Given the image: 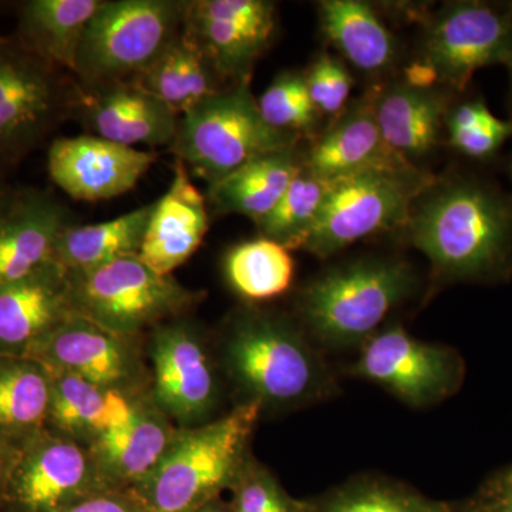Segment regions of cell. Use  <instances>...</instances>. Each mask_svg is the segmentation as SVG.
I'll use <instances>...</instances> for the list:
<instances>
[{
    "instance_id": "47",
    "label": "cell",
    "mask_w": 512,
    "mask_h": 512,
    "mask_svg": "<svg viewBox=\"0 0 512 512\" xmlns=\"http://www.w3.org/2000/svg\"><path fill=\"white\" fill-rule=\"evenodd\" d=\"M510 174H511V181H512V161H511V165H510Z\"/></svg>"
},
{
    "instance_id": "41",
    "label": "cell",
    "mask_w": 512,
    "mask_h": 512,
    "mask_svg": "<svg viewBox=\"0 0 512 512\" xmlns=\"http://www.w3.org/2000/svg\"><path fill=\"white\" fill-rule=\"evenodd\" d=\"M16 192L18 191L13 190L10 185L6 184L2 175H0V218L9 210L10 205L15 200Z\"/></svg>"
},
{
    "instance_id": "12",
    "label": "cell",
    "mask_w": 512,
    "mask_h": 512,
    "mask_svg": "<svg viewBox=\"0 0 512 512\" xmlns=\"http://www.w3.org/2000/svg\"><path fill=\"white\" fill-rule=\"evenodd\" d=\"M424 59L440 82L464 92L477 70L512 67V19L507 6L456 2L441 10L426 37Z\"/></svg>"
},
{
    "instance_id": "30",
    "label": "cell",
    "mask_w": 512,
    "mask_h": 512,
    "mask_svg": "<svg viewBox=\"0 0 512 512\" xmlns=\"http://www.w3.org/2000/svg\"><path fill=\"white\" fill-rule=\"evenodd\" d=\"M319 13L323 35L357 69L377 73L392 64V33L372 6L359 0H325L319 3Z\"/></svg>"
},
{
    "instance_id": "8",
    "label": "cell",
    "mask_w": 512,
    "mask_h": 512,
    "mask_svg": "<svg viewBox=\"0 0 512 512\" xmlns=\"http://www.w3.org/2000/svg\"><path fill=\"white\" fill-rule=\"evenodd\" d=\"M433 183L417 168L335 178L315 224L293 249L328 258L360 239L407 224L413 202Z\"/></svg>"
},
{
    "instance_id": "42",
    "label": "cell",
    "mask_w": 512,
    "mask_h": 512,
    "mask_svg": "<svg viewBox=\"0 0 512 512\" xmlns=\"http://www.w3.org/2000/svg\"><path fill=\"white\" fill-rule=\"evenodd\" d=\"M192 512H234L232 511L231 505L221 503L220 500L211 501V503L202 505L201 508Z\"/></svg>"
},
{
    "instance_id": "24",
    "label": "cell",
    "mask_w": 512,
    "mask_h": 512,
    "mask_svg": "<svg viewBox=\"0 0 512 512\" xmlns=\"http://www.w3.org/2000/svg\"><path fill=\"white\" fill-rule=\"evenodd\" d=\"M104 0H29L19 6L15 39L30 53L74 74L84 32Z\"/></svg>"
},
{
    "instance_id": "9",
    "label": "cell",
    "mask_w": 512,
    "mask_h": 512,
    "mask_svg": "<svg viewBox=\"0 0 512 512\" xmlns=\"http://www.w3.org/2000/svg\"><path fill=\"white\" fill-rule=\"evenodd\" d=\"M0 35V171L20 163L72 111L77 84Z\"/></svg>"
},
{
    "instance_id": "16",
    "label": "cell",
    "mask_w": 512,
    "mask_h": 512,
    "mask_svg": "<svg viewBox=\"0 0 512 512\" xmlns=\"http://www.w3.org/2000/svg\"><path fill=\"white\" fill-rule=\"evenodd\" d=\"M156 160L151 151L84 134L53 141L47 151V171L50 180L73 200L97 202L133 190Z\"/></svg>"
},
{
    "instance_id": "36",
    "label": "cell",
    "mask_w": 512,
    "mask_h": 512,
    "mask_svg": "<svg viewBox=\"0 0 512 512\" xmlns=\"http://www.w3.org/2000/svg\"><path fill=\"white\" fill-rule=\"evenodd\" d=\"M313 106L318 113L338 114L346 106L353 80L348 67L330 55H320L305 74Z\"/></svg>"
},
{
    "instance_id": "45",
    "label": "cell",
    "mask_w": 512,
    "mask_h": 512,
    "mask_svg": "<svg viewBox=\"0 0 512 512\" xmlns=\"http://www.w3.org/2000/svg\"><path fill=\"white\" fill-rule=\"evenodd\" d=\"M510 73H511V89H510V113H511V119L508 120L512 124V67H510Z\"/></svg>"
},
{
    "instance_id": "28",
    "label": "cell",
    "mask_w": 512,
    "mask_h": 512,
    "mask_svg": "<svg viewBox=\"0 0 512 512\" xmlns=\"http://www.w3.org/2000/svg\"><path fill=\"white\" fill-rule=\"evenodd\" d=\"M50 373L26 357L0 356V437L22 451L47 430Z\"/></svg>"
},
{
    "instance_id": "29",
    "label": "cell",
    "mask_w": 512,
    "mask_h": 512,
    "mask_svg": "<svg viewBox=\"0 0 512 512\" xmlns=\"http://www.w3.org/2000/svg\"><path fill=\"white\" fill-rule=\"evenodd\" d=\"M301 165L295 147L265 154L210 185L208 201L218 214L244 215L258 224L284 197Z\"/></svg>"
},
{
    "instance_id": "14",
    "label": "cell",
    "mask_w": 512,
    "mask_h": 512,
    "mask_svg": "<svg viewBox=\"0 0 512 512\" xmlns=\"http://www.w3.org/2000/svg\"><path fill=\"white\" fill-rule=\"evenodd\" d=\"M101 491L89 448L45 430L20 451L2 493L23 512H57Z\"/></svg>"
},
{
    "instance_id": "19",
    "label": "cell",
    "mask_w": 512,
    "mask_h": 512,
    "mask_svg": "<svg viewBox=\"0 0 512 512\" xmlns=\"http://www.w3.org/2000/svg\"><path fill=\"white\" fill-rule=\"evenodd\" d=\"M210 229L207 198L198 191L183 161L175 158L173 181L154 204L138 258L161 275H173Z\"/></svg>"
},
{
    "instance_id": "1",
    "label": "cell",
    "mask_w": 512,
    "mask_h": 512,
    "mask_svg": "<svg viewBox=\"0 0 512 512\" xmlns=\"http://www.w3.org/2000/svg\"><path fill=\"white\" fill-rule=\"evenodd\" d=\"M407 225L414 247L444 278H488L512 256V197L477 178L440 185Z\"/></svg>"
},
{
    "instance_id": "38",
    "label": "cell",
    "mask_w": 512,
    "mask_h": 512,
    "mask_svg": "<svg viewBox=\"0 0 512 512\" xmlns=\"http://www.w3.org/2000/svg\"><path fill=\"white\" fill-rule=\"evenodd\" d=\"M57 512H148L128 491H101Z\"/></svg>"
},
{
    "instance_id": "5",
    "label": "cell",
    "mask_w": 512,
    "mask_h": 512,
    "mask_svg": "<svg viewBox=\"0 0 512 512\" xmlns=\"http://www.w3.org/2000/svg\"><path fill=\"white\" fill-rule=\"evenodd\" d=\"M298 136L265 123L249 83L229 86L178 120L168 150L208 187L275 151L296 146Z\"/></svg>"
},
{
    "instance_id": "40",
    "label": "cell",
    "mask_w": 512,
    "mask_h": 512,
    "mask_svg": "<svg viewBox=\"0 0 512 512\" xmlns=\"http://www.w3.org/2000/svg\"><path fill=\"white\" fill-rule=\"evenodd\" d=\"M20 453L0 437V491H3Z\"/></svg>"
},
{
    "instance_id": "11",
    "label": "cell",
    "mask_w": 512,
    "mask_h": 512,
    "mask_svg": "<svg viewBox=\"0 0 512 512\" xmlns=\"http://www.w3.org/2000/svg\"><path fill=\"white\" fill-rule=\"evenodd\" d=\"M276 8L266 0H188L185 35L200 47L221 82L249 83L252 69L271 45Z\"/></svg>"
},
{
    "instance_id": "44",
    "label": "cell",
    "mask_w": 512,
    "mask_h": 512,
    "mask_svg": "<svg viewBox=\"0 0 512 512\" xmlns=\"http://www.w3.org/2000/svg\"><path fill=\"white\" fill-rule=\"evenodd\" d=\"M503 491H507V493H512V470L504 478Z\"/></svg>"
},
{
    "instance_id": "33",
    "label": "cell",
    "mask_w": 512,
    "mask_h": 512,
    "mask_svg": "<svg viewBox=\"0 0 512 512\" xmlns=\"http://www.w3.org/2000/svg\"><path fill=\"white\" fill-rule=\"evenodd\" d=\"M308 512H454L443 501L431 500L410 488L363 480L332 491Z\"/></svg>"
},
{
    "instance_id": "6",
    "label": "cell",
    "mask_w": 512,
    "mask_h": 512,
    "mask_svg": "<svg viewBox=\"0 0 512 512\" xmlns=\"http://www.w3.org/2000/svg\"><path fill=\"white\" fill-rule=\"evenodd\" d=\"M183 26L180 0H104L84 32L73 76L83 89L133 82Z\"/></svg>"
},
{
    "instance_id": "18",
    "label": "cell",
    "mask_w": 512,
    "mask_h": 512,
    "mask_svg": "<svg viewBox=\"0 0 512 512\" xmlns=\"http://www.w3.org/2000/svg\"><path fill=\"white\" fill-rule=\"evenodd\" d=\"M73 313L69 276L55 261L0 286V356H28Z\"/></svg>"
},
{
    "instance_id": "27",
    "label": "cell",
    "mask_w": 512,
    "mask_h": 512,
    "mask_svg": "<svg viewBox=\"0 0 512 512\" xmlns=\"http://www.w3.org/2000/svg\"><path fill=\"white\" fill-rule=\"evenodd\" d=\"M154 204L156 201L99 224L73 222L57 239L53 261L67 275H77L140 254Z\"/></svg>"
},
{
    "instance_id": "34",
    "label": "cell",
    "mask_w": 512,
    "mask_h": 512,
    "mask_svg": "<svg viewBox=\"0 0 512 512\" xmlns=\"http://www.w3.org/2000/svg\"><path fill=\"white\" fill-rule=\"evenodd\" d=\"M256 100L262 119L275 130L298 136L315 126L318 110L313 106L305 74H279Z\"/></svg>"
},
{
    "instance_id": "26",
    "label": "cell",
    "mask_w": 512,
    "mask_h": 512,
    "mask_svg": "<svg viewBox=\"0 0 512 512\" xmlns=\"http://www.w3.org/2000/svg\"><path fill=\"white\" fill-rule=\"evenodd\" d=\"M133 83L178 117L228 89L222 87L207 57L184 30Z\"/></svg>"
},
{
    "instance_id": "3",
    "label": "cell",
    "mask_w": 512,
    "mask_h": 512,
    "mask_svg": "<svg viewBox=\"0 0 512 512\" xmlns=\"http://www.w3.org/2000/svg\"><path fill=\"white\" fill-rule=\"evenodd\" d=\"M261 412L258 403H241L221 419L180 427L153 473L128 493L148 512H192L217 500L247 460Z\"/></svg>"
},
{
    "instance_id": "46",
    "label": "cell",
    "mask_w": 512,
    "mask_h": 512,
    "mask_svg": "<svg viewBox=\"0 0 512 512\" xmlns=\"http://www.w3.org/2000/svg\"><path fill=\"white\" fill-rule=\"evenodd\" d=\"M507 9H508V12H510V16L512 19V2L510 3V5L507 6Z\"/></svg>"
},
{
    "instance_id": "7",
    "label": "cell",
    "mask_w": 512,
    "mask_h": 512,
    "mask_svg": "<svg viewBox=\"0 0 512 512\" xmlns=\"http://www.w3.org/2000/svg\"><path fill=\"white\" fill-rule=\"evenodd\" d=\"M67 276L74 313L124 338L178 319L204 299V293L158 274L138 255Z\"/></svg>"
},
{
    "instance_id": "23",
    "label": "cell",
    "mask_w": 512,
    "mask_h": 512,
    "mask_svg": "<svg viewBox=\"0 0 512 512\" xmlns=\"http://www.w3.org/2000/svg\"><path fill=\"white\" fill-rule=\"evenodd\" d=\"M373 100L375 96L366 97L350 107L318 138L305 161L309 168L330 180L362 171L414 168L383 140Z\"/></svg>"
},
{
    "instance_id": "15",
    "label": "cell",
    "mask_w": 512,
    "mask_h": 512,
    "mask_svg": "<svg viewBox=\"0 0 512 512\" xmlns=\"http://www.w3.org/2000/svg\"><path fill=\"white\" fill-rule=\"evenodd\" d=\"M26 359L50 372L70 373L99 386L148 392L136 338L111 333L77 313L46 336Z\"/></svg>"
},
{
    "instance_id": "25",
    "label": "cell",
    "mask_w": 512,
    "mask_h": 512,
    "mask_svg": "<svg viewBox=\"0 0 512 512\" xmlns=\"http://www.w3.org/2000/svg\"><path fill=\"white\" fill-rule=\"evenodd\" d=\"M380 133L387 146L407 161L436 146L447 116L444 94L397 84L373 100Z\"/></svg>"
},
{
    "instance_id": "4",
    "label": "cell",
    "mask_w": 512,
    "mask_h": 512,
    "mask_svg": "<svg viewBox=\"0 0 512 512\" xmlns=\"http://www.w3.org/2000/svg\"><path fill=\"white\" fill-rule=\"evenodd\" d=\"M414 285L412 269L394 259H360L311 282L299 298L309 332L330 348L362 346Z\"/></svg>"
},
{
    "instance_id": "13",
    "label": "cell",
    "mask_w": 512,
    "mask_h": 512,
    "mask_svg": "<svg viewBox=\"0 0 512 512\" xmlns=\"http://www.w3.org/2000/svg\"><path fill=\"white\" fill-rule=\"evenodd\" d=\"M355 376L383 387L413 407L431 406L456 390V355L443 346L421 342L402 326L380 330L360 346Z\"/></svg>"
},
{
    "instance_id": "37",
    "label": "cell",
    "mask_w": 512,
    "mask_h": 512,
    "mask_svg": "<svg viewBox=\"0 0 512 512\" xmlns=\"http://www.w3.org/2000/svg\"><path fill=\"white\" fill-rule=\"evenodd\" d=\"M512 136L510 121L498 119L491 111L461 130H448L450 144L458 153L474 160H487Z\"/></svg>"
},
{
    "instance_id": "22",
    "label": "cell",
    "mask_w": 512,
    "mask_h": 512,
    "mask_svg": "<svg viewBox=\"0 0 512 512\" xmlns=\"http://www.w3.org/2000/svg\"><path fill=\"white\" fill-rule=\"evenodd\" d=\"M49 373L52 393L47 430L87 448L126 424L150 396V390L126 392L87 382L70 373Z\"/></svg>"
},
{
    "instance_id": "31",
    "label": "cell",
    "mask_w": 512,
    "mask_h": 512,
    "mask_svg": "<svg viewBox=\"0 0 512 512\" xmlns=\"http://www.w3.org/2000/svg\"><path fill=\"white\" fill-rule=\"evenodd\" d=\"M229 286L247 301L274 299L292 285L295 262L289 249L265 237L242 242L224 259Z\"/></svg>"
},
{
    "instance_id": "10",
    "label": "cell",
    "mask_w": 512,
    "mask_h": 512,
    "mask_svg": "<svg viewBox=\"0 0 512 512\" xmlns=\"http://www.w3.org/2000/svg\"><path fill=\"white\" fill-rule=\"evenodd\" d=\"M151 399L181 429L208 423L220 402V380L201 333L180 318L151 332Z\"/></svg>"
},
{
    "instance_id": "17",
    "label": "cell",
    "mask_w": 512,
    "mask_h": 512,
    "mask_svg": "<svg viewBox=\"0 0 512 512\" xmlns=\"http://www.w3.org/2000/svg\"><path fill=\"white\" fill-rule=\"evenodd\" d=\"M73 110L93 136L120 146L170 147L180 117L136 83L83 89L77 84Z\"/></svg>"
},
{
    "instance_id": "32",
    "label": "cell",
    "mask_w": 512,
    "mask_h": 512,
    "mask_svg": "<svg viewBox=\"0 0 512 512\" xmlns=\"http://www.w3.org/2000/svg\"><path fill=\"white\" fill-rule=\"evenodd\" d=\"M332 183L333 180L302 163L284 197L264 220L256 224L262 237L279 242L289 251L295 248L299 239L315 224Z\"/></svg>"
},
{
    "instance_id": "35",
    "label": "cell",
    "mask_w": 512,
    "mask_h": 512,
    "mask_svg": "<svg viewBox=\"0 0 512 512\" xmlns=\"http://www.w3.org/2000/svg\"><path fill=\"white\" fill-rule=\"evenodd\" d=\"M234 512H308L309 503L295 500L278 483L274 474L248 456L229 487Z\"/></svg>"
},
{
    "instance_id": "39",
    "label": "cell",
    "mask_w": 512,
    "mask_h": 512,
    "mask_svg": "<svg viewBox=\"0 0 512 512\" xmlns=\"http://www.w3.org/2000/svg\"><path fill=\"white\" fill-rule=\"evenodd\" d=\"M404 84L417 90H433L440 82V74L429 60L421 59L407 64L403 72Z\"/></svg>"
},
{
    "instance_id": "20",
    "label": "cell",
    "mask_w": 512,
    "mask_h": 512,
    "mask_svg": "<svg viewBox=\"0 0 512 512\" xmlns=\"http://www.w3.org/2000/svg\"><path fill=\"white\" fill-rule=\"evenodd\" d=\"M178 430L150 393L126 424L89 447L106 490L128 491L146 480L170 450Z\"/></svg>"
},
{
    "instance_id": "43",
    "label": "cell",
    "mask_w": 512,
    "mask_h": 512,
    "mask_svg": "<svg viewBox=\"0 0 512 512\" xmlns=\"http://www.w3.org/2000/svg\"><path fill=\"white\" fill-rule=\"evenodd\" d=\"M503 493V498L500 503L495 505L493 512H512V493H507V491H503Z\"/></svg>"
},
{
    "instance_id": "21",
    "label": "cell",
    "mask_w": 512,
    "mask_h": 512,
    "mask_svg": "<svg viewBox=\"0 0 512 512\" xmlns=\"http://www.w3.org/2000/svg\"><path fill=\"white\" fill-rule=\"evenodd\" d=\"M73 224L47 192H16L0 218V286L15 284L53 262L57 239Z\"/></svg>"
},
{
    "instance_id": "2",
    "label": "cell",
    "mask_w": 512,
    "mask_h": 512,
    "mask_svg": "<svg viewBox=\"0 0 512 512\" xmlns=\"http://www.w3.org/2000/svg\"><path fill=\"white\" fill-rule=\"evenodd\" d=\"M225 372L247 402L292 409L330 393L328 369L295 323L245 309L229 319L221 342Z\"/></svg>"
}]
</instances>
